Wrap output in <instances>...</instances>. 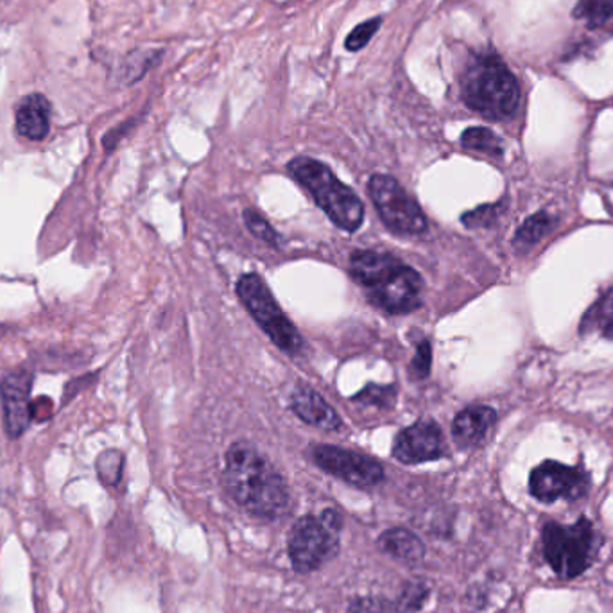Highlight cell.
I'll return each mask as SVG.
<instances>
[{"label":"cell","mask_w":613,"mask_h":613,"mask_svg":"<svg viewBox=\"0 0 613 613\" xmlns=\"http://www.w3.org/2000/svg\"><path fill=\"white\" fill-rule=\"evenodd\" d=\"M421 291L424 282L420 275L402 263L368 289L371 300L391 314L416 311L421 305Z\"/></svg>","instance_id":"10"},{"label":"cell","mask_w":613,"mask_h":613,"mask_svg":"<svg viewBox=\"0 0 613 613\" xmlns=\"http://www.w3.org/2000/svg\"><path fill=\"white\" fill-rule=\"evenodd\" d=\"M398 264H401V261L390 255V253L365 250V252L351 253L350 273L357 284L371 289Z\"/></svg>","instance_id":"16"},{"label":"cell","mask_w":613,"mask_h":613,"mask_svg":"<svg viewBox=\"0 0 613 613\" xmlns=\"http://www.w3.org/2000/svg\"><path fill=\"white\" fill-rule=\"evenodd\" d=\"M291 407L294 415L309 426L323 430L342 429V416L312 388L300 386L292 391Z\"/></svg>","instance_id":"13"},{"label":"cell","mask_w":613,"mask_h":613,"mask_svg":"<svg viewBox=\"0 0 613 613\" xmlns=\"http://www.w3.org/2000/svg\"><path fill=\"white\" fill-rule=\"evenodd\" d=\"M379 545L384 553L395 559L406 562V564H418L426 554L421 540L413 531L404 530V528H395V530L382 533Z\"/></svg>","instance_id":"17"},{"label":"cell","mask_w":613,"mask_h":613,"mask_svg":"<svg viewBox=\"0 0 613 613\" xmlns=\"http://www.w3.org/2000/svg\"><path fill=\"white\" fill-rule=\"evenodd\" d=\"M574 16L585 21L590 27H598L613 19V0H578Z\"/></svg>","instance_id":"21"},{"label":"cell","mask_w":613,"mask_h":613,"mask_svg":"<svg viewBox=\"0 0 613 613\" xmlns=\"http://www.w3.org/2000/svg\"><path fill=\"white\" fill-rule=\"evenodd\" d=\"M589 490L590 475L583 469H574L558 461H544L530 475V494L545 505L558 499L574 502Z\"/></svg>","instance_id":"8"},{"label":"cell","mask_w":613,"mask_h":613,"mask_svg":"<svg viewBox=\"0 0 613 613\" xmlns=\"http://www.w3.org/2000/svg\"><path fill=\"white\" fill-rule=\"evenodd\" d=\"M15 126L27 140H44L50 129V104L44 95L31 94L16 106Z\"/></svg>","instance_id":"15"},{"label":"cell","mask_w":613,"mask_h":613,"mask_svg":"<svg viewBox=\"0 0 613 613\" xmlns=\"http://www.w3.org/2000/svg\"><path fill=\"white\" fill-rule=\"evenodd\" d=\"M497 413L488 406H471L461 410L452 424V436L461 449H471L483 441L494 427Z\"/></svg>","instance_id":"14"},{"label":"cell","mask_w":613,"mask_h":613,"mask_svg":"<svg viewBox=\"0 0 613 613\" xmlns=\"http://www.w3.org/2000/svg\"><path fill=\"white\" fill-rule=\"evenodd\" d=\"M461 143H463V148L490 154V157H495V159H499V157H502V153H505L502 140L488 128L466 129L465 134L461 135Z\"/></svg>","instance_id":"20"},{"label":"cell","mask_w":613,"mask_h":613,"mask_svg":"<svg viewBox=\"0 0 613 613\" xmlns=\"http://www.w3.org/2000/svg\"><path fill=\"white\" fill-rule=\"evenodd\" d=\"M579 332L583 336L601 334L606 339H613V287L604 291L589 311L585 312Z\"/></svg>","instance_id":"18"},{"label":"cell","mask_w":613,"mask_h":613,"mask_svg":"<svg viewBox=\"0 0 613 613\" xmlns=\"http://www.w3.org/2000/svg\"><path fill=\"white\" fill-rule=\"evenodd\" d=\"M287 169L312 194L317 207L327 213L332 223L345 232H356L361 228L365 219L361 199L339 182L331 167L309 157H298L289 162Z\"/></svg>","instance_id":"3"},{"label":"cell","mask_w":613,"mask_h":613,"mask_svg":"<svg viewBox=\"0 0 613 613\" xmlns=\"http://www.w3.org/2000/svg\"><path fill=\"white\" fill-rule=\"evenodd\" d=\"M348 613H386V606L377 599H359L356 603H351Z\"/></svg>","instance_id":"29"},{"label":"cell","mask_w":613,"mask_h":613,"mask_svg":"<svg viewBox=\"0 0 613 613\" xmlns=\"http://www.w3.org/2000/svg\"><path fill=\"white\" fill-rule=\"evenodd\" d=\"M351 401L365 404V406L393 407L396 401V390L393 386L368 384V386L359 391Z\"/></svg>","instance_id":"22"},{"label":"cell","mask_w":613,"mask_h":613,"mask_svg":"<svg viewBox=\"0 0 613 613\" xmlns=\"http://www.w3.org/2000/svg\"><path fill=\"white\" fill-rule=\"evenodd\" d=\"M427 590L421 587V585H409L402 592L401 599H398V604H396V610L401 613L416 612L420 609L424 599H426Z\"/></svg>","instance_id":"27"},{"label":"cell","mask_w":613,"mask_h":613,"mask_svg":"<svg viewBox=\"0 0 613 613\" xmlns=\"http://www.w3.org/2000/svg\"><path fill=\"white\" fill-rule=\"evenodd\" d=\"M395 460L404 465H418L440 460L443 455V435L435 420H418L401 430L393 443Z\"/></svg>","instance_id":"11"},{"label":"cell","mask_w":613,"mask_h":613,"mask_svg":"<svg viewBox=\"0 0 613 613\" xmlns=\"http://www.w3.org/2000/svg\"><path fill=\"white\" fill-rule=\"evenodd\" d=\"M223 481L238 505L263 519H277L289 506V488L282 475L247 441L228 449Z\"/></svg>","instance_id":"1"},{"label":"cell","mask_w":613,"mask_h":613,"mask_svg":"<svg viewBox=\"0 0 613 613\" xmlns=\"http://www.w3.org/2000/svg\"><path fill=\"white\" fill-rule=\"evenodd\" d=\"M97 474L106 485H115L123 474V454L109 450L97 460Z\"/></svg>","instance_id":"24"},{"label":"cell","mask_w":613,"mask_h":613,"mask_svg":"<svg viewBox=\"0 0 613 613\" xmlns=\"http://www.w3.org/2000/svg\"><path fill=\"white\" fill-rule=\"evenodd\" d=\"M342 514L323 511L322 517L298 520L289 536V558L298 572H312L337 551Z\"/></svg>","instance_id":"6"},{"label":"cell","mask_w":613,"mask_h":613,"mask_svg":"<svg viewBox=\"0 0 613 613\" xmlns=\"http://www.w3.org/2000/svg\"><path fill=\"white\" fill-rule=\"evenodd\" d=\"M461 94L469 108L486 119L505 120L519 108L520 86L497 56L475 58L461 78Z\"/></svg>","instance_id":"2"},{"label":"cell","mask_w":613,"mask_h":613,"mask_svg":"<svg viewBox=\"0 0 613 613\" xmlns=\"http://www.w3.org/2000/svg\"><path fill=\"white\" fill-rule=\"evenodd\" d=\"M556 227V218L547 212H536L517 230L513 247L517 252H528L542 241Z\"/></svg>","instance_id":"19"},{"label":"cell","mask_w":613,"mask_h":613,"mask_svg":"<svg viewBox=\"0 0 613 613\" xmlns=\"http://www.w3.org/2000/svg\"><path fill=\"white\" fill-rule=\"evenodd\" d=\"M382 19L375 16V19H370V21L362 22V24L357 25L356 30L351 31L350 35H348L347 42V49L351 50V53H357V50H361L362 47H367L368 42L373 38L379 27H381Z\"/></svg>","instance_id":"26"},{"label":"cell","mask_w":613,"mask_h":613,"mask_svg":"<svg viewBox=\"0 0 613 613\" xmlns=\"http://www.w3.org/2000/svg\"><path fill=\"white\" fill-rule=\"evenodd\" d=\"M542 551L545 562L558 578L574 579L593 564L599 551V536L592 522L585 517L570 525L551 520L542 528Z\"/></svg>","instance_id":"4"},{"label":"cell","mask_w":613,"mask_h":613,"mask_svg":"<svg viewBox=\"0 0 613 613\" xmlns=\"http://www.w3.org/2000/svg\"><path fill=\"white\" fill-rule=\"evenodd\" d=\"M430 365H432V351H430V343L421 342L416 350L415 359L410 362V375L415 379H426L430 373Z\"/></svg>","instance_id":"28"},{"label":"cell","mask_w":613,"mask_h":613,"mask_svg":"<svg viewBox=\"0 0 613 613\" xmlns=\"http://www.w3.org/2000/svg\"><path fill=\"white\" fill-rule=\"evenodd\" d=\"M33 375L30 371H13L2 381V406H4L5 430L11 438H19L30 427V393Z\"/></svg>","instance_id":"12"},{"label":"cell","mask_w":613,"mask_h":613,"mask_svg":"<svg viewBox=\"0 0 613 613\" xmlns=\"http://www.w3.org/2000/svg\"><path fill=\"white\" fill-rule=\"evenodd\" d=\"M238 297L278 348H282L289 356L302 350L303 339L300 332L289 322V317L273 298L269 287L257 273H247L241 277L238 282Z\"/></svg>","instance_id":"5"},{"label":"cell","mask_w":613,"mask_h":613,"mask_svg":"<svg viewBox=\"0 0 613 613\" xmlns=\"http://www.w3.org/2000/svg\"><path fill=\"white\" fill-rule=\"evenodd\" d=\"M368 190L377 212L390 230L401 235L426 232V213L421 212L420 205L416 204V199L393 176H371Z\"/></svg>","instance_id":"7"},{"label":"cell","mask_w":613,"mask_h":613,"mask_svg":"<svg viewBox=\"0 0 613 613\" xmlns=\"http://www.w3.org/2000/svg\"><path fill=\"white\" fill-rule=\"evenodd\" d=\"M244 221H246L247 230H250L255 238L261 239L264 243L271 244V246H280L278 233L273 230L271 224L267 223V219L261 216L257 210H252V208L244 210Z\"/></svg>","instance_id":"23"},{"label":"cell","mask_w":613,"mask_h":613,"mask_svg":"<svg viewBox=\"0 0 613 613\" xmlns=\"http://www.w3.org/2000/svg\"><path fill=\"white\" fill-rule=\"evenodd\" d=\"M505 207L500 204L483 205V207L475 208L472 212L463 216V224L469 228H486L497 223Z\"/></svg>","instance_id":"25"},{"label":"cell","mask_w":613,"mask_h":613,"mask_svg":"<svg viewBox=\"0 0 613 613\" xmlns=\"http://www.w3.org/2000/svg\"><path fill=\"white\" fill-rule=\"evenodd\" d=\"M312 458L320 469L357 488H371L384 479V469L379 461L373 460L370 455L354 452V450L334 446H317L314 447Z\"/></svg>","instance_id":"9"}]
</instances>
